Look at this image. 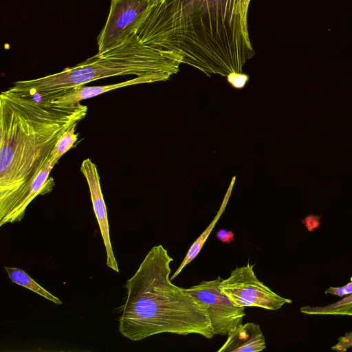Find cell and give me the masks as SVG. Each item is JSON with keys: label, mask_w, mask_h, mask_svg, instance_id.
<instances>
[{"label": "cell", "mask_w": 352, "mask_h": 352, "mask_svg": "<svg viewBox=\"0 0 352 352\" xmlns=\"http://www.w3.org/2000/svg\"><path fill=\"white\" fill-rule=\"evenodd\" d=\"M173 258L162 245L148 252L124 287L126 296L118 318L120 333L131 341L170 333L214 335L205 307L170 280Z\"/></svg>", "instance_id": "obj_3"}, {"label": "cell", "mask_w": 352, "mask_h": 352, "mask_svg": "<svg viewBox=\"0 0 352 352\" xmlns=\"http://www.w3.org/2000/svg\"><path fill=\"white\" fill-rule=\"evenodd\" d=\"M250 0H240L241 10V21L243 26L246 32L248 29V12Z\"/></svg>", "instance_id": "obj_18"}, {"label": "cell", "mask_w": 352, "mask_h": 352, "mask_svg": "<svg viewBox=\"0 0 352 352\" xmlns=\"http://www.w3.org/2000/svg\"><path fill=\"white\" fill-rule=\"evenodd\" d=\"M300 311L307 315H333L352 316V294L346 295L340 300L326 306H305Z\"/></svg>", "instance_id": "obj_13"}, {"label": "cell", "mask_w": 352, "mask_h": 352, "mask_svg": "<svg viewBox=\"0 0 352 352\" xmlns=\"http://www.w3.org/2000/svg\"><path fill=\"white\" fill-rule=\"evenodd\" d=\"M76 126L77 124L72 126L59 138L50 157L52 162H57L67 151L73 147L78 137V134L75 133Z\"/></svg>", "instance_id": "obj_14"}, {"label": "cell", "mask_w": 352, "mask_h": 352, "mask_svg": "<svg viewBox=\"0 0 352 352\" xmlns=\"http://www.w3.org/2000/svg\"><path fill=\"white\" fill-rule=\"evenodd\" d=\"M266 348L265 339L259 324H241L229 335L218 352H256Z\"/></svg>", "instance_id": "obj_10"}, {"label": "cell", "mask_w": 352, "mask_h": 352, "mask_svg": "<svg viewBox=\"0 0 352 352\" xmlns=\"http://www.w3.org/2000/svg\"><path fill=\"white\" fill-rule=\"evenodd\" d=\"M253 267L254 265L248 263L233 270L227 278H222L219 288L233 304L274 311L292 303L291 299L280 296L258 280Z\"/></svg>", "instance_id": "obj_5"}, {"label": "cell", "mask_w": 352, "mask_h": 352, "mask_svg": "<svg viewBox=\"0 0 352 352\" xmlns=\"http://www.w3.org/2000/svg\"><path fill=\"white\" fill-rule=\"evenodd\" d=\"M351 347H352V331L339 337L338 342L331 346V349L336 351L344 352Z\"/></svg>", "instance_id": "obj_15"}, {"label": "cell", "mask_w": 352, "mask_h": 352, "mask_svg": "<svg viewBox=\"0 0 352 352\" xmlns=\"http://www.w3.org/2000/svg\"><path fill=\"white\" fill-rule=\"evenodd\" d=\"M88 107L35 100L11 89L0 94V226L12 218L61 135Z\"/></svg>", "instance_id": "obj_2"}, {"label": "cell", "mask_w": 352, "mask_h": 352, "mask_svg": "<svg viewBox=\"0 0 352 352\" xmlns=\"http://www.w3.org/2000/svg\"><path fill=\"white\" fill-rule=\"evenodd\" d=\"M158 0H111L108 18L97 37L98 52L122 43L143 25Z\"/></svg>", "instance_id": "obj_6"}, {"label": "cell", "mask_w": 352, "mask_h": 352, "mask_svg": "<svg viewBox=\"0 0 352 352\" xmlns=\"http://www.w3.org/2000/svg\"><path fill=\"white\" fill-rule=\"evenodd\" d=\"M137 34L208 75L242 74L255 54L240 0H158Z\"/></svg>", "instance_id": "obj_1"}, {"label": "cell", "mask_w": 352, "mask_h": 352, "mask_svg": "<svg viewBox=\"0 0 352 352\" xmlns=\"http://www.w3.org/2000/svg\"><path fill=\"white\" fill-rule=\"evenodd\" d=\"M167 78L166 77L160 74H145L137 76L136 78L127 81L109 85L86 87L84 86V85H81L67 89L65 93H63L59 96L54 98L49 101L50 103L54 104L69 105L120 87L141 83L165 80Z\"/></svg>", "instance_id": "obj_9"}, {"label": "cell", "mask_w": 352, "mask_h": 352, "mask_svg": "<svg viewBox=\"0 0 352 352\" xmlns=\"http://www.w3.org/2000/svg\"><path fill=\"white\" fill-rule=\"evenodd\" d=\"M80 171L86 179L89 188L94 212L106 250V264L109 268L119 272L118 262L114 256L110 239L107 208L101 190L97 166L90 158H87L81 163Z\"/></svg>", "instance_id": "obj_8"}, {"label": "cell", "mask_w": 352, "mask_h": 352, "mask_svg": "<svg viewBox=\"0 0 352 352\" xmlns=\"http://www.w3.org/2000/svg\"><path fill=\"white\" fill-rule=\"evenodd\" d=\"M56 162H52L50 158L44 168L38 173L33 180L30 187L23 201L19 204L14 212L11 223L21 221L25 213V210L32 201L38 195H44L50 192L54 186V182H50L49 175Z\"/></svg>", "instance_id": "obj_11"}, {"label": "cell", "mask_w": 352, "mask_h": 352, "mask_svg": "<svg viewBox=\"0 0 352 352\" xmlns=\"http://www.w3.org/2000/svg\"><path fill=\"white\" fill-rule=\"evenodd\" d=\"M324 293L336 295L340 297L352 294V278L351 281L346 285L339 287H330L324 292Z\"/></svg>", "instance_id": "obj_16"}, {"label": "cell", "mask_w": 352, "mask_h": 352, "mask_svg": "<svg viewBox=\"0 0 352 352\" xmlns=\"http://www.w3.org/2000/svg\"><path fill=\"white\" fill-rule=\"evenodd\" d=\"M180 56L145 44L136 32L120 44L98 52L62 72L32 80H19L10 87L28 95L69 89L111 76L160 74L167 79L179 72Z\"/></svg>", "instance_id": "obj_4"}, {"label": "cell", "mask_w": 352, "mask_h": 352, "mask_svg": "<svg viewBox=\"0 0 352 352\" xmlns=\"http://www.w3.org/2000/svg\"><path fill=\"white\" fill-rule=\"evenodd\" d=\"M222 278L204 280L184 289L203 305L208 314L214 335L228 336L243 324L245 307L236 306L221 291Z\"/></svg>", "instance_id": "obj_7"}, {"label": "cell", "mask_w": 352, "mask_h": 352, "mask_svg": "<svg viewBox=\"0 0 352 352\" xmlns=\"http://www.w3.org/2000/svg\"><path fill=\"white\" fill-rule=\"evenodd\" d=\"M217 238L223 243H230L234 239V233L231 230L220 229L216 234Z\"/></svg>", "instance_id": "obj_17"}, {"label": "cell", "mask_w": 352, "mask_h": 352, "mask_svg": "<svg viewBox=\"0 0 352 352\" xmlns=\"http://www.w3.org/2000/svg\"><path fill=\"white\" fill-rule=\"evenodd\" d=\"M4 270L12 283L28 288L56 305L62 304L59 298L42 287L23 270L12 267H4Z\"/></svg>", "instance_id": "obj_12"}]
</instances>
